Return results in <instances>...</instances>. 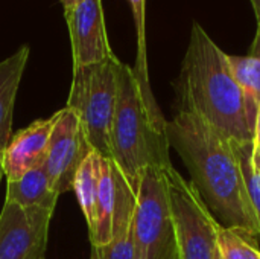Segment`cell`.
Instances as JSON below:
<instances>
[{"mask_svg":"<svg viewBox=\"0 0 260 259\" xmlns=\"http://www.w3.org/2000/svg\"><path fill=\"white\" fill-rule=\"evenodd\" d=\"M166 133L213 217L260 238L233 142L192 110H177Z\"/></svg>","mask_w":260,"mask_h":259,"instance_id":"6da1fadb","label":"cell"},{"mask_svg":"<svg viewBox=\"0 0 260 259\" xmlns=\"http://www.w3.org/2000/svg\"><path fill=\"white\" fill-rule=\"evenodd\" d=\"M175 92L177 110L195 111L230 140H253L244 95L233 76L229 55L198 21L192 23Z\"/></svg>","mask_w":260,"mask_h":259,"instance_id":"7a4b0ae2","label":"cell"},{"mask_svg":"<svg viewBox=\"0 0 260 259\" xmlns=\"http://www.w3.org/2000/svg\"><path fill=\"white\" fill-rule=\"evenodd\" d=\"M116 108L110 133L111 160L137 191L148 168L171 166L168 121L163 118L152 92H146L128 64L116 67Z\"/></svg>","mask_w":260,"mask_h":259,"instance_id":"3957f363","label":"cell"},{"mask_svg":"<svg viewBox=\"0 0 260 259\" xmlns=\"http://www.w3.org/2000/svg\"><path fill=\"white\" fill-rule=\"evenodd\" d=\"M119 58L73 67L67 105L79 116L84 134L93 151L110 159V133L116 108V67Z\"/></svg>","mask_w":260,"mask_h":259,"instance_id":"277c9868","label":"cell"},{"mask_svg":"<svg viewBox=\"0 0 260 259\" xmlns=\"http://www.w3.org/2000/svg\"><path fill=\"white\" fill-rule=\"evenodd\" d=\"M165 169L148 168L136 191V259H181Z\"/></svg>","mask_w":260,"mask_h":259,"instance_id":"5b68a950","label":"cell"},{"mask_svg":"<svg viewBox=\"0 0 260 259\" xmlns=\"http://www.w3.org/2000/svg\"><path fill=\"white\" fill-rule=\"evenodd\" d=\"M181 259H218L216 232L221 224L192 182L172 165L165 169Z\"/></svg>","mask_w":260,"mask_h":259,"instance_id":"8992f818","label":"cell"},{"mask_svg":"<svg viewBox=\"0 0 260 259\" xmlns=\"http://www.w3.org/2000/svg\"><path fill=\"white\" fill-rule=\"evenodd\" d=\"M53 116V128L49 139L47 156L43 168L58 194L73 191L75 174L91 150L79 116L75 110L64 107Z\"/></svg>","mask_w":260,"mask_h":259,"instance_id":"52a82bcc","label":"cell"},{"mask_svg":"<svg viewBox=\"0 0 260 259\" xmlns=\"http://www.w3.org/2000/svg\"><path fill=\"white\" fill-rule=\"evenodd\" d=\"M52 215L5 200L0 214V259H46Z\"/></svg>","mask_w":260,"mask_h":259,"instance_id":"ba28073f","label":"cell"},{"mask_svg":"<svg viewBox=\"0 0 260 259\" xmlns=\"http://www.w3.org/2000/svg\"><path fill=\"white\" fill-rule=\"evenodd\" d=\"M69 27L73 67L104 63L116 56L107 35L102 0H82L64 11Z\"/></svg>","mask_w":260,"mask_h":259,"instance_id":"9c48e42d","label":"cell"},{"mask_svg":"<svg viewBox=\"0 0 260 259\" xmlns=\"http://www.w3.org/2000/svg\"><path fill=\"white\" fill-rule=\"evenodd\" d=\"M52 128L53 116L34 121L11 134L2 153V169L8 182L20 180L26 172L44 165Z\"/></svg>","mask_w":260,"mask_h":259,"instance_id":"30bf717a","label":"cell"},{"mask_svg":"<svg viewBox=\"0 0 260 259\" xmlns=\"http://www.w3.org/2000/svg\"><path fill=\"white\" fill-rule=\"evenodd\" d=\"M113 163L116 205L113 218V238L104 247H91L94 259H136L134 252V215L137 195L122 171Z\"/></svg>","mask_w":260,"mask_h":259,"instance_id":"8fae6325","label":"cell"},{"mask_svg":"<svg viewBox=\"0 0 260 259\" xmlns=\"http://www.w3.org/2000/svg\"><path fill=\"white\" fill-rule=\"evenodd\" d=\"M29 58V46L23 44L11 56L0 61V145L6 147L11 137L14 104Z\"/></svg>","mask_w":260,"mask_h":259,"instance_id":"7c38bea8","label":"cell"},{"mask_svg":"<svg viewBox=\"0 0 260 259\" xmlns=\"http://www.w3.org/2000/svg\"><path fill=\"white\" fill-rule=\"evenodd\" d=\"M58 198L59 194L43 166L26 172L20 180L8 182L6 185V202L17 203L21 208H38L53 212Z\"/></svg>","mask_w":260,"mask_h":259,"instance_id":"4fadbf2b","label":"cell"},{"mask_svg":"<svg viewBox=\"0 0 260 259\" xmlns=\"http://www.w3.org/2000/svg\"><path fill=\"white\" fill-rule=\"evenodd\" d=\"M116 205V188L111 159L102 157L101 180L94 203V227L90 237L91 247H104L113 238V218Z\"/></svg>","mask_w":260,"mask_h":259,"instance_id":"5bb4252c","label":"cell"},{"mask_svg":"<svg viewBox=\"0 0 260 259\" xmlns=\"http://www.w3.org/2000/svg\"><path fill=\"white\" fill-rule=\"evenodd\" d=\"M229 63L233 76L242 90L247 124L253 136L256 118L260 108V60L250 55H229Z\"/></svg>","mask_w":260,"mask_h":259,"instance_id":"9a60e30c","label":"cell"},{"mask_svg":"<svg viewBox=\"0 0 260 259\" xmlns=\"http://www.w3.org/2000/svg\"><path fill=\"white\" fill-rule=\"evenodd\" d=\"M101 163L102 156L96 151H90L79 165L73 180V191L85 218L88 234H91L94 227V203L101 180Z\"/></svg>","mask_w":260,"mask_h":259,"instance_id":"2e32d148","label":"cell"},{"mask_svg":"<svg viewBox=\"0 0 260 259\" xmlns=\"http://www.w3.org/2000/svg\"><path fill=\"white\" fill-rule=\"evenodd\" d=\"M256 240L242 229L219 224L216 232L218 259H260Z\"/></svg>","mask_w":260,"mask_h":259,"instance_id":"e0dca14e","label":"cell"},{"mask_svg":"<svg viewBox=\"0 0 260 259\" xmlns=\"http://www.w3.org/2000/svg\"><path fill=\"white\" fill-rule=\"evenodd\" d=\"M233 142L235 153L241 163V171L245 183V191L254 212L257 227L260 234V162H254L251 151H253V140L251 142Z\"/></svg>","mask_w":260,"mask_h":259,"instance_id":"ac0fdd59","label":"cell"},{"mask_svg":"<svg viewBox=\"0 0 260 259\" xmlns=\"http://www.w3.org/2000/svg\"><path fill=\"white\" fill-rule=\"evenodd\" d=\"M131 3L134 24L137 31V66L134 69L136 76L139 78V82L143 89L151 90L149 78H148V63H146V0H128Z\"/></svg>","mask_w":260,"mask_h":259,"instance_id":"d6986e66","label":"cell"},{"mask_svg":"<svg viewBox=\"0 0 260 259\" xmlns=\"http://www.w3.org/2000/svg\"><path fill=\"white\" fill-rule=\"evenodd\" d=\"M253 160L260 162V108L256 118L254 130H253V151H251Z\"/></svg>","mask_w":260,"mask_h":259,"instance_id":"ffe728a7","label":"cell"},{"mask_svg":"<svg viewBox=\"0 0 260 259\" xmlns=\"http://www.w3.org/2000/svg\"><path fill=\"white\" fill-rule=\"evenodd\" d=\"M250 56L259 58L260 60V20H257V31H256V37L253 40L251 49H250Z\"/></svg>","mask_w":260,"mask_h":259,"instance_id":"44dd1931","label":"cell"},{"mask_svg":"<svg viewBox=\"0 0 260 259\" xmlns=\"http://www.w3.org/2000/svg\"><path fill=\"white\" fill-rule=\"evenodd\" d=\"M79 2H82V0H59V3L62 5L64 11H69V9H72V8H73V6H76Z\"/></svg>","mask_w":260,"mask_h":259,"instance_id":"7402d4cb","label":"cell"},{"mask_svg":"<svg viewBox=\"0 0 260 259\" xmlns=\"http://www.w3.org/2000/svg\"><path fill=\"white\" fill-rule=\"evenodd\" d=\"M251 5H253V9H254L257 20H260V0H251Z\"/></svg>","mask_w":260,"mask_h":259,"instance_id":"603a6c76","label":"cell"},{"mask_svg":"<svg viewBox=\"0 0 260 259\" xmlns=\"http://www.w3.org/2000/svg\"><path fill=\"white\" fill-rule=\"evenodd\" d=\"M3 150H5V147L0 145V179H2V176H3V169H2V153H3Z\"/></svg>","mask_w":260,"mask_h":259,"instance_id":"cb8c5ba5","label":"cell"},{"mask_svg":"<svg viewBox=\"0 0 260 259\" xmlns=\"http://www.w3.org/2000/svg\"><path fill=\"white\" fill-rule=\"evenodd\" d=\"M90 259H94V258H93V256H91V258H90Z\"/></svg>","mask_w":260,"mask_h":259,"instance_id":"d4e9b609","label":"cell"}]
</instances>
